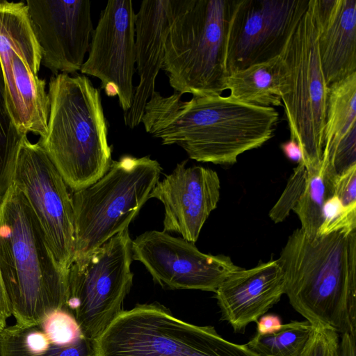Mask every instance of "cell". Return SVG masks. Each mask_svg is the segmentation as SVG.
Masks as SVG:
<instances>
[{
  "instance_id": "d6a6232c",
  "label": "cell",
  "mask_w": 356,
  "mask_h": 356,
  "mask_svg": "<svg viewBox=\"0 0 356 356\" xmlns=\"http://www.w3.org/2000/svg\"><path fill=\"white\" fill-rule=\"evenodd\" d=\"M281 149L285 156L292 161L299 163L302 161V152L298 143L289 139L282 143Z\"/></svg>"
},
{
  "instance_id": "9c48e42d",
  "label": "cell",
  "mask_w": 356,
  "mask_h": 356,
  "mask_svg": "<svg viewBox=\"0 0 356 356\" xmlns=\"http://www.w3.org/2000/svg\"><path fill=\"white\" fill-rule=\"evenodd\" d=\"M131 244L126 228L69 268L66 309L92 342L123 311L133 283Z\"/></svg>"
},
{
  "instance_id": "1f68e13d",
  "label": "cell",
  "mask_w": 356,
  "mask_h": 356,
  "mask_svg": "<svg viewBox=\"0 0 356 356\" xmlns=\"http://www.w3.org/2000/svg\"><path fill=\"white\" fill-rule=\"evenodd\" d=\"M337 356H356L355 336L348 333L339 336Z\"/></svg>"
},
{
  "instance_id": "6da1fadb",
  "label": "cell",
  "mask_w": 356,
  "mask_h": 356,
  "mask_svg": "<svg viewBox=\"0 0 356 356\" xmlns=\"http://www.w3.org/2000/svg\"><path fill=\"white\" fill-rule=\"evenodd\" d=\"M175 91H154L141 119L146 132L163 145L181 147L191 159L233 165L241 154L270 140L279 119L273 106L245 103L229 96L193 95L184 101Z\"/></svg>"
},
{
  "instance_id": "e0dca14e",
  "label": "cell",
  "mask_w": 356,
  "mask_h": 356,
  "mask_svg": "<svg viewBox=\"0 0 356 356\" xmlns=\"http://www.w3.org/2000/svg\"><path fill=\"white\" fill-rule=\"evenodd\" d=\"M285 293V279L277 259L239 268L230 274L215 292L220 320L235 332H244L251 323L270 309Z\"/></svg>"
},
{
  "instance_id": "277c9868",
  "label": "cell",
  "mask_w": 356,
  "mask_h": 356,
  "mask_svg": "<svg viewBox=\"0 0 356 356\" xmlns=\"http://www.w3.org/2000/svg\"><path fill=\"white\" fill-rule=\"evenodd\" d=\"M47 134L38 143L73 192L110 168L111 147L99 90L83 74L53 75Z\"/></svg>"
},
{
  "instance_id": "7402d4cb",
  "label": "cell",
  "mask_w": 356,
  "mask_h": 356,
  "mask_svg": "<svg viewBox=\"0 0 356 356\" xmlns=\"http://www.w3.org/2000/svg\"><path fill=\"white\" fill-rule=\"evenodd\" d=\"M288 87L289 70L281 54L230 73L226 81L231 97L261 106H281Z\"/></svg>"
},
{
  "instance_id": "7c38bea8",
  "label": "cell",
  "mask_w": 356,
  "mask_h": 356,
  "mask_svg": "<svg viewBox=\"0 0 356 356\" xmlns=\"http://www.w3.org/2000/svg\"><path fill=\"white\" fill-rule=\"evenodd\" d=\"M309 0H229L225 63L228 75L281 54Z\"/></svg>"
},
{
  "instance_id": "5b68a950",
  "label": "cell",
  "mask_w": 356,
  "mask_h": 356,
  "mask_svg": "<svg viewBox=\"0 0 356 356\" xmlns=\"http://www.w3.org/2000/svg\"><path fill=\"white\" fill-rule=\"evenodd\" d=\"M229 8V0H168L162 70L181 95H220L226 90Z\"/></svg>"
},
{
  "instance_id": "30bf717a",
  "label": "cell",
  "mask_w": 356,
  "mask_h": 356,
  "mask_svg": "<svg viewBox=\"0 0 356 356\" xmlns=\"http://www.w3.org/2000/svg\"><path fill=\"white\" fill-rule=\"evenodd\" d=\"M41 50L24 2L0 1V64L7 108L22 135L47 132L49 99L39 77Z\"/></svg>"
},
{
  "instance_id": "7a4b0ae2",
  "label": "cell",
  "mask_w": 356,
  "mask_h": 356,
  "mask_svg": "<svg viewBox=\"0 0 356 356\" xmlns=\"http://www.w3.org/2000/svg\"><path fill=\"white\" fill-rule=\"evenodd\" d=\"M293 308L314 326L356 335V230L288 237L277 259Z\"/></svg>"
},
{
  "instance_id": "8992f818",
  "label": "cell",
  "mask_w": 356,
  "mask_h": 356,
  "mask_svg": "<svg viewBox=\"0 0 356 356\" xmlns=\"http://www.w3.org/2000/svg\"><path fill=\"white\" fill-rule=\"evenodd\" d=\"M95 356H259L211 325L177 318L157 302L123 310L93 341Z\"/></svg>"
},
{
  "instance_id": "484cf974",
  "label": "cell",
  "mask_w": 356,
  "mask_h": 356,
  "mask_svg": "<svg viewBox=\"0 0 356 356\" xmlns=\"http://www.w3.org/2000/svg\"><path fill=\"white\" fill-rule=\"evenodd\" d=\"M356 230V207H344L334 194L327 198L323 207V221L318 229V236L340 232L349 234Z\"/></svg>"
},
{
  "instance_id": "4fadbf2b",
  "label": "cell",
  "mask_w": 356,
  "mask_h": 356,
  "mask_svg": "<svg viewBox=\"0 0 356 356\" xmlns=\"http://www.w3.org/2000/svg\"><path fill=\"white\" fill-rule=\"evenodd\" d=\"M131 246L133 260L142 263L153 280L165 289L215 293L241 268L228 256L204 253L195 243L163 231H147L132 240Z\"/></svg>"
},
{
  "instance_id": "4dcf8cb0",
  "label": "cell",
  "mask_w": 356,
  "mask_h": 356,
  "mask_svg": "<svg viewBox=\"0 0 356 356\" xmlns=\"http://www.w3.org/2000/svg\"><path fill=\"white\" fill-rule=\"evenodd\" d=\"M11 315V306L0 273V331L7 326V320Z\"/></svg>"
},
{
  "instance_id": "ac0fdd59",
  "label": "cell",
  "mask_w": 356,
  "mask_h": 356,
  "mask_svg": "<svg viewBox=\"0 0 356 356\" xmlns=\"http://www.w3.org/2000/svg\"><path fill=\"white\" fill-rule=\"evenodd\" d=\"M0 356H95V352L72 314L60 309L39 324L15 323L1 330Z\"/></svg>"
},
{
  "instance_id": "ffe728a7",
  "label": "cell",
  "mask_w": 356,
  "mask_h": 356,
  "mask_svg": "<svg viewBox=\"0 0 356 356\" xmlns=\"http://www.w3.org/2000/svg\"><path fill=\"white\" fill-rule=\"evenodd\" d=\"M328 86L356 72V0H311Z\"/></svg>"
},
{
  "instance_id": "3957f363",
  "label": "cell",
  "mask_w": 356,
  "mask_h": 356,
  "mask_svg": "<svg viewBox=\"0 0 356 356\" xmlns=\"http://www.w3.org/2000/svg\"><path fill=\"white\" fill-rule=\"evenodd\" d=\"M0 273L16 324L37 325L66 309L68 272L56 264L30 204L13 183L0 204Z\"/></svg>"
},
{
  "instance_id": "4316f807",
  "label": "cell",
  "mask_w": 356,
  "mask_h": 356,
  "mask_svg": "<svg viewBox=\"0 0 356 356\" xmlns=\"http://www.w3.org/2000/svg\"><path fill=\"white\" fill-rule=\"evenodd\" d=\"M307 170L302 162L298 163L280 198L269 211V217L275 222L284 221L296 207L305 188Z\"/></svg>"
},
{
  "instance_id": "8fae6325",
  "label": "cell",
  "mask_w": 356,
  "mask_h": 356,
  "mask_svg": "<svg viewBox=\"0 0 356 356\" xmlns=\"http://www.w3.org/2000/svg\"><path fill=\"white\" fill-rule=\"evenodd\" d=\"M12 183L30 204L56 264L68 272L75 251L72 195L43 147L27 135L20 143Z\"/></svg>"
},
{
  "instance_id": "52a82bcc",
  "label": "cell",
  "mask_w": 356,
  "mask_h": 356,
  "mask_svg": "<svg viewBox=\"0 0 356 356\" xmlns=\"http://www.w3.org/2000/svg\"><path fill=\"white\" fill-rule=\"evenodd\" d=\"M162 168L149 156H123L90 186L73 192L74 257L128 228L149 199Z\"/></svg>"
},
{
  "instance_id": "9a60e30c",
  "label": "cell",
  "mask_w": 356,
  "mask_h": 356,
  "mask_svg": "<svg viewBox=\"0 0 356 356\" xmlns=\"http://www.w3.org/2000/svg\"><path fill=\"white\" fill-rule=\"evenodd\" d=\"M135 22L131 0L108 1L92 32L88 57L80 70L82 74L98 78L103 89L108 83L115 85L125 113L134 95Z\"/></svg>"
},
{
  "instance_id": "603a6c76",
  "label": "cell",
  "mask_w": 356,
  "mask_h": 356,
  "mask_svg": "<svg viewBox=\"0 0 356 356\" xmlns=\"http://www.w3.org/2000/svg\"><path fill=\"white\" fill-rule=\"evenodd\" d=\"M315 326L307 321H292L282 324L276 332L256 333L246 345L259 356H301Z\"/></svg>"
},
{
  "instance_id": "f1b7e54d",
  "label": "cell",
  "mask_w": 356,
  "mask_h": 356,
  "mask_svg": "<svg viewBox=\"0 0 356 356\" xmlns=\"http://www.w3.org/2000/svg\"><path fill=\"white\" fill-rule=\"evenodd\" d=\"M332 185L344 207H356V164L335 176Z\"/></svg>"
},
{
  "instance_id": "d4e9b609",
  "label": "cell",
  "mask_w": 356,
  "mask_h": 356,
  "mask_svg": "<svg viewBox=\"0 0 356 356\" xmlns=\"http://www.w3.org/2000/svg\"><path fill=\"white\" fill-rule=\"evenodd\" d=\"M9 115L0 64V204L13 182L17 156L23 136Z\"/></svg>"
},
{
  "instance_id": "d6986e66",
  "label": "cell",
  "mask_w": 356,
  "mask_h": 356,
  "mask_svg": "<svg viewBox=\"0 0 356 356\" xmlns=\"http://www.w3.org/2000/svg\"><path fill=\"white\" fill-rule=\"evenodd\" d=\"M168 0L142 1L135 22L136 63L139 83L124 123L134 129L141 123L147 102L155 91V81L162 69L168 32Z\"/></svg>"
},
{
  "instance_id": "836d02e7",
  "label": "cell",
  "mask_w": 356,
  "mask_h": 356,
  "mask_svg": "<svg viewBox=\"0 0 356 356\" xmlns=\"http://www.w3.org/2000/svg\"><path fill=\"white\" fill-rule=\"evenodd\" d=\"M106 94L108 97L118 96V88L115 85L112 83H107L104 88Z\"/></svg>"
},
{
  "instance_id": "cb8c5ba5",
  "label": "cell",
  "mask_w": 356,
  "mask_h": 356,
  "mask_svg": "<svg viewBox=\"0 0 356 356\" xmlns=\"http://www.w3.org/2000/svg\"><path fill=\"white\" fill-rule=\"evenodd\" d=\"M334 195L331 180L324 168L307 170L303 192L293 211L298 216L301 229L310 237H315L323 221L325 201Z\"/></svg>"
},
{
  "instance_id": "5bb4252c",
  "label": "cell",
  "mask_w": 356,
  "mask_h": 356,
  "mask_svg": "<svg viewBox=\"0 0 356 356\" xmlns=\"http://www.w3.org/2000/svg\"><path fill=\"white\" fill-rule=\"evenodd\" d=\"M41 50V64L54 75L80 70L94 31L89 0L26 1Z\"/></svg>"
},
{
  "instance_id": "44dd1931",
  "label": "cell",
  "mask_w": 356,
  "mask_h": 356,
  "mask_svg": "<svg viewBox=\"0 0 356 356\" xmlns=\"http://www.w3.org/2000/svg\"><path fill=\"white\" fill-rule=\"evenodd\" d=\"M356 164V72L329 86L321 165L331 178Z\"/></svg>"
},
{
  "instance_id": "2e32d148",
  "label": "cell",
  "mask_w": 356,
  "mask_h": 356,
  "mask_svg": "<svg viewBox=\"0 0 356 356\" xmlns=\"http://www.w3.org/2000/svg\"><path fill=\"white\" fill-rule=\"evenodd\" d=\"M187 160L158 181L149 198L164 206L163 232H175L195 243L218 204L220 182L217 172L199 165L186 167Z\"/></svg>"
},
{
  "instance_id": "f546056e",
  "label": "cell",
  "mask_w": 356,
  "mask_h": 356,
  "mask_svg": "<svg viewBox=\"0 0 356 356\" xmlns=\"http://www.w3.org/2000/svg\"><path fill=\"white\" fill-rule=\"evenodd\" d=\"M280 317L275 314H265L257 322V333L269 334L278 331L282 327Z\"/></svg>"
},
{
  "instance_id": "ba28073f",
  "label": "cell",
  "mask_w": 356,
  "mask_h": 356,
  "mask_svg": "<svg viewBox=\"0 0 356 356\" xmlns=\"http://www.w3.org/2000/svg\"><path fill=\"white\" fill-rule=\"evenodd\" d=\"M281 56L289 70L288 90L282 102L290 139L300 147L306 170L318 169L323 150L329 86L321 67L311 0L289 35Z\"/></svg>"
},
{
  "instance_id": "83f0119b",
  "label": "cell",
  "mask_w": 356,
  "mask_h": 356,
  "mask_svg": "<svg viewBox=\"0 0 356 356\" xmlns=\"http://www.w3.org/2000/svg\"><path fill=\"white\" fill-rule=\"evenodd\" d=\"M339 335L332 329L316 325L301 356H337Z\"/></svg>"
}]
</instances>
